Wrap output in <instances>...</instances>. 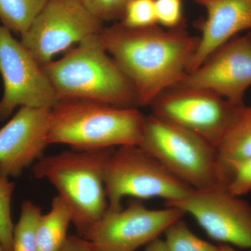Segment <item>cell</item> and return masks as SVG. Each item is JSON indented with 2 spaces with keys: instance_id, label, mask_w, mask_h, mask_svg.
<instances>
[{
  "instance_id": "6da1fadb",
  "label": "cell",
  "mask_w": 251,
  "mask_h": 251,
  "mask_svg": "<svg viewBox=\"0 0 251 251\" xmlns=\"http://www.w3.org/2000/svg\"><path fill=\"white\" fill-rule=\"evenodd\" d=\"M186 27L133 29L119 23L99 33L105 50L134 87L140 107L150 106L186 75L199 43Z\"/></svg>"
},
{
  "instance_id": "7a4b0ae2",
  "label": "cell",
  "mask_w": 251,
  "mask_h": 251,
  "mask_svg": "<svg viewBox=\"0 0 251 251\" xmlns=\"http://www.w3.org/2000/svg\"><path fill=\"white\" fill-rule=\"evenodd\" d=\"M42 67L59 100L139 107L134 87L105 50L99 34L86 38L62 58Z\"/></svg>"
},
{
  "instance_id": "3957f363",
  "label": "cell",
  "mask_w": 251,
  "mask_h": 251,
  "mask_svg": "<svg viewBox=\"0 0 251 251\" xmlns=\"http://www.w3.org/2000/svg\"><path fill=\"white\" fill-rule=\"evenodd\" d=\"M145 115L138 108L91 100H59L50 110L48 142L76 151L138 145Z\"/></svg>"
},
{
  "instance_id": "277c9868",
  "label": "cell",
  "mask_w": 251,
  "mask_h": 251,
  "mask_svg": "<svg viewBox=\"0 0 251 251\" xmlns=\"http://www.w3.org/2000/svg\"><path fill=\"white\" fill-rule=\"evenodd\" d=\"M115 149L64 151L43 156L33 166L34 176L49 181L67 203L81 237L108 210L105 171Z\"/></svg>"
},
{
  "instance_id": "5b68a950",
  "label": "cell",
  "mask_w": 251,
  "mask_h": 251,
  "mask_svg": "<svg viewBox=\"0 0 251 251\" xmlns=\"http://www.w3.org/2000/svg\"><path fill=\"white\" fill-rule=\"evenodd\" d=\"M138 146L195 190L226 187L217 148L201 137L163 119L145 116Z\"/></svg>"
},
{
  "instance_id": "8992f818",
  "label": "cell",
  "mask_w": 251,
  "mask_h": 251,
  "mask_svg": "<svg viewBox=\"0 0 251 251\" xmlns=\"http://www.w3.org/2000/svg\"><path fill=\"white\" fill-rule=\"evenodd\" d=\"M105 188L111 211L122 209L126 197L162 198L168 204L184 199L193 190L138 145L115 149L105 168Z\"/></svg>"
},
{
  "instance_id": "52a82bcc",
  "label": "cell",
  "mask_w": 251,
  "mask_h": 251,
  "mask_svg": "<svg viewBox=\"0 0 251 251\" xmlns=\"http://www.w3.org/2000/svg\"><path fill=\"white\" fill-rule=\"evenodd\" d=\"M150 106L152 115L218 148L245 105H236L210 90L176 84L158 94Z\"/></svg>"
},
{
  "instance_id": "ba28073f",
  "label": "cell",
  "mask_w": 251,
  "mask_h": 251,
  "mask_svg": "<svg viewBox=\"0 0 251 251\" xmlns=\"http://www.w3.org/2000/svg\"><path fill=\"white\" fill-rule=\"evenodd\" d=\"M103 22L96 18L80 0H48L21 42L41 66L55 55L99 34Z\"/></svg>"
},
{
  "instance_id": "9c48e42d",
  "label": "cell",
  "mask_w": 251,
  "mask_h": 251,
  "mask_svg": "<svg viewBox=\"0 0 251 251\" xmlns=\"http://www.w3.org/2000/svg\"><path fill=\"white\" fill-rule=\"evenodd\" d=\"M0 74L4 85L0 122L7 120L18 107L52 108L59 101L42 66L2 25H0Z\"/></svg>"
},
{
  "instance_id": "30bf717a",
  "label": "cell",
  "mask_w": 251,
  "mask_h": 251,
  "mask_svg": "<svg viewBox=\"0 0 251 251\" xmlns=\"http://www.w3.org/2000/svg\"><path fill=\"white\" fill-rule=\"evenodd\" d=\"M166 206L192 216L213 240L251 251V206L227 188L193 189Z\"/></svg>"
},
{
  "instance_id": "8fae6325",
  "label": "cell",
  "mask_w": 251,
  "mask_h": 251,
  "mask_svg": "<svg viewBox=\"0 0 251 251\" xmlns=\"http://www.w3.org/2000/svg\"><path fill=\"white\" fill-rule=\"evenodd\" d=\"M185 214L173 206L148 209L135 201L120 210H107L85 237L100 251H135L159 237Z\"/></svg>"
},
{
  "instance_id": "7c38bea8",
  "label": "cell",
  "mask_w": 251,
  "mask_h": 251,
  "mask_svg": "<svg viewBox=\"0 0 251 251\" xmlns=\"http://www.w3.org/2000/svg\"><path fill=\"white\" fill-rule=\"evenodd\" d=\"M177 84L210 90L244 105V94L251 86V31L234 36Z\"/></svg>"
},
{
  "instance_id": "4fadbf2b",
  "label": "cell",
  "mask_w": 251,
  "mask_h": 251,
  "mask_svg": "<svg viewBox=\"0 0 251 251\" xmlns=\"http://www.w3.org/2000/svg\"><path fill=\"white\" fill-rule=\"evenodd\" d=\"M51 108L21 107L0 129V176L18 178L43 157Z\"/></svg>"
},
{
  "instance_id": "5bb4252c",
  "label": "cell",
  "mask_w": 251,
  "mask_h": 251,
  "mask_svg": "<svg viewBox=\"0 0 251 251\" xmlns=\"http://www.w3.org/2000/svg\"><path fill=\"white\" fill-rule=\"evenodd\" d=\"M205 9L206 16L196 22L201 31L199 43L186 73L199 67L214 51L251 29V0H194Z\"/></svg>"
},
{
  "instance_id": "9a60e30c",
  "label": "cell",
  "mask_w": 251,
  "mask_h": 251,
  "mask_svg": "<svg viewBox=\"0 0 251 251\" xmlns=\"http://www.w3.org/2000/svg\"><path fill=\"white\" fill-rule=\"evenodd\" d=\"M220 171L227 186L230 166L251 156V106H244L217 148Z\"/></svg>"
},
{
  "instance_id": "2e32d148",
  "label": "cell",
  "mask_w": 251,
  "mask_h": 251,
  "mask_svg": "<svg viewBox=\"0 0 251 251\" xmlns=\"http://www.w3.org/2000/svg\"><path fill=\"white\" fill-rule=\"evenodd\" d=\"M72 215L67 203L58 195L53 198L50 210L41 214L37 225L38 251H58L67 241Z\"/></svg>"
},
{
  "instance_id": "e0dca14e",
  "label": "cell",
  "mask_w": 251,
  "mask_h": 251,
  "mask_svg": "<svg viewBox=\"0 0 251 251\" xmlns=\"http://www.w3.org/2000/svg\"><path fill=\"white\" fill-rule=\"evenodd\" d=\"M48 0H0V21L11 32L22 36L29 29Z\"/></svg>"
},
{
  "instance_id": "ac0fdd59",
  "label": "cell",
  "mask_w": 251,
  "mask_h": 251,
  "mask_svg": "<svg viewBox=\"0 0 251 251\" xmlns=\"http://www.w3.org/2000/svg\"><path fill=\"white\" fill-rule=\"evenodd\" d=\"M42 211L29 201L21 205V215L13 232L12 251H38L37 225Z\"/></svg>"
},
{
  "instance_id": "d6986e66",
  "label": "cell",
  "mask_w": 251,
  "mask_h": 251,
  "mask_svg": "<svg viewBox=\"0 0 251 251\" xmlns=\"http://www.w3.org/2000/svg\"><path fill=\"white\" fill-rule=\"evenodd\" d=\"M164 234L169 251H219V246L213 245L193 233L182 218L172 224Z\"/></svg>"
},
{
  "instance_id": "ffe728a7",
  "label": "cell",
  "mask_w": 251,
  "mask_h": 251,
  "mask_svg": "<svg viewBox=\"0 0 251 251\" xmlns=\"http://www.w3.org/2000/svg\"><path fill=\"white\" fill-rule=\"evenodd\" d=\"M15 183L0 176V244L6 251H12L14 226L11 216V198Z\"/></svg>"
},
{
  "instance_id": "44dd1931",
  "label": "cell",
  "mask_w": 251,
  "mask_h": 251,
  "mask_svg": "<svg viewBox=\"0 0 251 251\" xmlns=\"http://www.w3.org/2000/svg\"><path fill=\"white\" fill-rule=\"evenodd\" d=\"M121 20L124 26L133 29L157 25L155 0H130Z\"/></svg>"
},
{
  "instance_id": "7402d4cb",
  "label": "cell",
  "mask_w": 251,
  "mask_h": 251,
  "mask_svg": "<svg viewBox=\"0 0 251 251\" xmlns=\"http://www.w3.org/2000/svg\"><path fill=\"white\" fill-rule=\"evenodd\" d=\"M157 24L167 29L186 25L182 12V0H155Z\"/></svg>"
},
{
  "instance_id": "603a6c76",
  "label": "cell",
  "mask_w": 251,
  "mask_h": 251,
  "mask_svg": "<svg viewBox=\"0 0 251 251\" xmlns=\"http://www.w3.org/2000/svg\"><path fill=\"white\" fill-rule=\"evenodd\" d=\"M227 190L240 196L251 192V156L233 163L228 173Z\"/></svg>"
},
{
  "instance_id": "cb8c5ba5",
  "label": "cell",
  "mask_w": 251,
  "mask_h": 251,
  "mask_svg": "<svg viewBox=\"0 0 251 251\" xmlns=\"http://www.w3.org/2000/svg\"><path fill=\"white\" fill-rule=\"evenodd\" d=\"M130 0H81L96 18L103 21L122 19L126 6Z\"/></svg>"
},
{
  "instance_id": "d4e9b609",
  "label": "cell",
  "mask_w": 251,
  "mask_h": 251,
  "mask_svg": "<svg viewBox=\"0 0 251 251\" xmlns=\"http://www.w3.org/2000/svg\"><path fill=\"white\" fill-rule=\"evenodd\" d=\"M58 251H100L88 239L81 236H69Z\"/></svg>"
},
{
  "instance_id": "484cf974",
  "label": "cell",
  "mask_w": 251,
  "mask_h": 251,
  "mask_svg": "<svg viewBox=\"0 0 251 251\" xmlns=\"http://www.w3.org/2000/svg\"><path fill=\"white\" fill-rule=\"evenodd\" d=\"M144 251H169L165 240L159 237L149 243Z\"/></svg>"
},
{
  "instance_id": "4316f807",
  "label": "cell",
  "mask_w": 251,
  "mask_h": 251,
  "mask_svg": "<svg viewBox=\"0 0 251 251\" xmlns=\"http://www.w3.org/2000/svg\"><path fill=\"white\" fill-rule=\"evenodd\" d=\"M219 251H238L232 246L227 245V244H220Z\"/></svg>"
},
{
  "instance_id": "83f0119b",
  "label": "cell",
  "mask_w": 251,
  "mask_h": 251,
  "mask_svg": "<svg viewBox=\"0 0 251 251\" xmlns=\"http://www.w3.org/2000/svg\"><path fill=\"white\" fill-rule=\"evenodd\" d=\"M0 251H6L4 250V248L2 247V246L0 244Z\"/></svg>"
},
{
  "instance_id": "f1b7e54d",
  "label": "cell",
  "mask_w": 251,
  "mask_h": 251,
  "mask_svg": "<svg viewBox=\"0 0 251 251\" xmlns=\"http://www.w3.org/2000/svg\"><path fill=\"white\" fill-rule=\"evenodd\" d=\"M80 1H81V0H80Z\"/></svg>"
}]
</instances>
